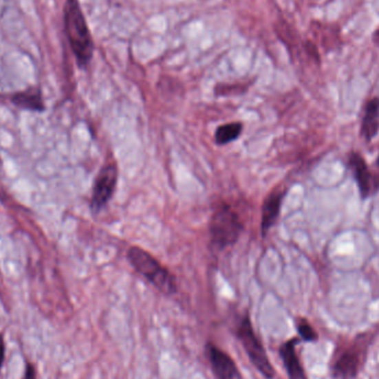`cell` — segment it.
<instances>
[{"label":"cell","instance_id":"obj_1","mask_svg":"<svg viewBox=\"0 0 379 379\" xmlns=\"http://www.w3.org/2000/svg\"><path fill=\"white\" fill-rule=\"evenodd\" d=\"M63 23L69 45L80 68H86L94 57V40L78 0H67Z\"/></svg>","mask_w":379,"mask_h":379},{"label":"cell","instance_id":"obj_2","mask_svg":"<svg viewBox=\"0 0 379 379\" xmlns=\"http://www.w3.org/2000/svg\"><path fill=\"white\" fill-rule=\"evenodd\" d=\"M128 259L134 270L146 277L161 293L166 295L177 293L175 277L149 252L138 246H132L128 251Z\"/></svg>","mask_w":379,"mask_h":379},{"label":"cell","instance_id":"obj_3","mask_svg":"<svg viewBox=\"0 0 379 379\" xmlns=\"http://www.w3.org/2000/svg\"><path fill=\"white\" fill-rule=\"evenodd\" d=\"M369 343V335H359L353 342L347 343L338 349L332 367L334 377L337 379L355 378L365 362Z\"/></svg>","mask_w":379,"mask_h":379},{"label":"cell","instance_id":"obj_4","mask_svg":"<svg viewBox=\"0 0 379 379\" xmlns=\"http://www.w3.org/2000/svg\"><path fill=\"white\" fill-rule=\"evenodd\" d=\"M243 231L239 214L231 206H219L212 215L210 223L212 242L219 248H226L237 243Z\"/></svg>","mask_w":379,"mask_h":379},{"label":"cell","instance_id":"obj_5","mask_svg":"<svg viewBox=\"0 0 379 379\" xmlns=\"http://www.w3.org/2000/svg\"><path fill=\"white\" fill-rule=\"evenodd\" d=\"M237 335L254 367L266 379L273 378L275 376L273 365L268 359L266 348L254 332L250 317L246 316L241 319L237 326Z\"/></svg>","mask_w":379,"mask_h":379},{"label":"cell","instance_id":"obj_6","mask_svg":"<svg viewBox=\"0 0 379 379\" xmlns=\"http://www.w3.org/2000/svg\"><path fill=\"white\" fill-rule=\"evenodd\" d=\"M118 169L116 164H107L100 170L92 192L91 208L94 213L108 204L117 186Z\"/></svg>","mask_w":379,"mask_h":379},{"label":"cell","instance_id":"obj_7","mask_svg":"<svg viewBox=\"0 0 379 379\" xmlns=\"http://www.w3.org/2000/svg\"><path fill=\"white\" fill-rule=\"evenodd\" d=\"M347 166L356 181L359 194L362 199H368L379 188V180L371 173L366 160L358 152H351L348 155Z\"/></svg>","mask_w":379,"mask_h":379},{"label":"cell","instance_id":"obj_8","mask_svg":"<svg viewBox=\"0 0 379 379\" xmlns=\"http://www.w3.org/2000/svg\"><path fill=\"white\" fill-rule=\"evenodd\" d=\"M206 355L217 379H243L232 357L213 343L206 344Z\"/></svg>","mask_w":379,"mask_h":379},{"label":"cell","instance_id":"obj_9","mask_svg":"<svg viewBox=\"0 0 379 379\" xmlns=\"http://www.w3.org/2000/svg\"><path fill=\"white\" fill-rule=\"evenodd\" d=\"M299 343V338L294 337L288 339V342L279 347V356L282 358L288 379H307L302 362L297 355L296 346Z\"/></svg>","mask_w":379,"mask_h":379},{"label":"cell","instance_id":"obj_10","mask_svg":"<svg viewBox=\"0 0 379 379\" xmlns=\"http://www.w3.org/2000/svg\"><path fill=\"white\" fill-rule=\"evenodd\" d=\"M379 133V98H371L364 107L360 136L366 142H371Z\"/></svg>","mask_w":379,"mask_h":379},{"label":"cell","instance_id":"obj_11","mask_svg":"<svg viewBox=\"0 0 379 379\" xmlns=\"http://www.w3.org/2000/svg\"><path fill=\"white\" fill-rule=\"evenodd\" d=\"M285 197V191L273 192L268 195L262 208V221H261V228H262L263 237H266L268 232L273 228L277 223L281 213L283 199Z\"/></svg>","mask_w":379,"mask_h":379},{"label":"cell","instance_id":"obj_12","mask_svg":"<svg viewBox=\"0 0 379 379\" xmlns=\"http://www.w3.org/2000/svg\"><path fill=\"white\" fill-rule=\"evenodd\" d=\"M12 102L18 108L28 111L43 112L46 109L43 94L38 88L27 89L25 91L14 94L12 97Z\"/></svg>","mask_w":379,"mask_h":379},{"label":"cell","instance_id":"obj_13","mask_svg":"<svg viewBox=\"0 0 379 379\" xmlns=\"http://www.w3.org/2000/svg\"><path fill=\"white\" fill-rule=\"evenodd\" d=\"M243 124L241 122H230L222 124L215 131V142L219 146H224L232 142L242 133Z\"/></svg>","mask_w":379,"mask_h":379},{"label":"cell","instance_id":"obj_14","mask_svg":"<svg viewBox=\"0 0 379 379\" xmlns=\"http://www.w3.org/2000/svg\"><path fill=\"white\" fill-rule=\"evenodd\" d=\"M297 333L304 342H316L318 339L316 331L313 326L304 318H299L296 323Z\"/></svg>","mask_w":379,"mask_h":379},{"label":"cell","instance_id":"obj_15","mask_svg":"<svg viewBox=\"0 0 379 379\" xmlns=\"http://www.w3.org/2000/svg\"><path fill=\"white\" fill-rule=\"evenodd\" d=\"M23 379H37V376H36V369H34V365L30 364V362H28L26 365V371H25Z\"/></svg>","mask_w":379,"mask_h":379},{"label":"cell","instance_id":"obj_16","mask_svg":"<svg viewBox=\"0 0 379 379\" xmlns=\"http://www.w3.org/2000/svg\"><path fill=\"white\" fill-rule=\"evenodd\" d=\"M3 360H5V342L3 336L0 334V368L3 367Z\"/></svg>","mask_w":379,"mask_h":379},{"label":"cell","instance_id":"obj_17","mask_svg":"<svg viewBox=\"0 0 379 379\" xmlns=\"http://www.w3.org/2000/svg\"><path fill=\"white\" fill-rule=\"evenodd\" d=\"M373 43L379 48V30H376V32H373Z\"/></svg>","mask_w":379,"mask_h":379},{"label":"cell","instance_id":"obj_18","mask_svg":"<svg viewBox=\"0 0 379 379\" xmlns=\"http://www.w3.org/2000/svg\"><path fill=\"white\" fill-rule=\"evenodd\" d=\"M376 166H378L379 168V154H378V157H377V159H376Z\"/></svg>","mask_w":379,"mask_h":379}]
</instances>
